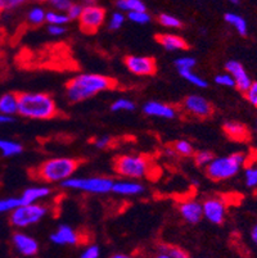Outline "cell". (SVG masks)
<instances>
[{
	"instance_id": "obj_1",
	"label": "cell",
	"mask_w": 257,
	"mask_h": 258,
	"mask_svg": "<svg viewBox=\"0 0 257 258\" xmlns=\"http://www.w3.org/2000/svg\"><path fill=\"white\" fill-rule=\"evenodd\" d=\"M117 86L113 77L102 74H80L66 84V98L71 103H80L95 97L99 93Z\"/></svg>"
},
{
	"instance_id": "obj_2",
	"label": "cell",
	"mask_w": 257,
	"mask_h": 258,
	"mask_svg": "<svg viewBox=\"0 0 257 258\" xmlns=\"http://www.w3.org/2000/svg\"><path fill=\"white\" fill-rule=\"evenodd\" d=\"M21 117L37 121H46L60 114L56 100L48 93L18 94V113Z\"/></svg>"
},
{
	"instance_id": "obj_3",
	"label": "cell",
	"mask_w": 257,
	"mask_h": 258,
	"mask_svg": "<svg viewBox=\"0 0 257 258\" xmlns=\"http://www.w3.org/2000/svg\"><path fill=\"white\" fill-rule=\"evenodd\" d=\"M81 165V161L72 157H54L40 163L34 170L35 179L46 184H61L70 179Z\"/></svg>"
},
{
	"instance_id": "obj_4",
	"label": "cell",
	"mask_w": 257,
	"mask_h": 258,
	"mask_svg": "<svg viewBox=\"0 0 257 258\" xmlns=\"http://www.w3.org/2000/svg\"><path fill=\"white\" fill-rule=\"evenodd\" d=\"M246 154L242 152L228 154V156L214 157L204 167L206 175L212 181H225L234 177L246 163Z\"/></svg>"
},
{
	"instance_id": "obj_5",
	"label": "cell",
	"mask_w": 257,
	"mask_h": 258,
	"mask_svg": "<svg viewBox=\"0 0 257 258\" xmlns=\"http://www.w3.org/2000/svg\"><path fill=\"white\" fill-rule=\"evenodd\" d=\"M113 171L122 179H144L150 172V159L143 154H120L113 159Z\"/></svg>"
},
{
	"instance_id": "obj_6",
	"label": "cell",
	"mask_w": 257,
	"mask_h": 258,
	"mask_svg": "<svg viewBox=\"0 0 257 258\" xmlns=\"http://www.w3.org/2000/svg\"><path fill=\"white\" fill-rule=\"evenodd\" d=\"M112 182L113 180L107 176H72L61 182V186L67 190H76L89 194H108L112 189Z\"/></svg>"
},
{
	"instance_id": "obj_7",
	"label": "cell",
	"mask_w": 257,
	"mask_h": 258,
	"mask_svg": "<svg viewBox=\"0 0 257 258\" xmlns=\"http://www.w3.org/2000/svg\"><path fill=\"white\" fill-rule=\"evenodd\" d=\"M49 212L48 206L41 203H30V205H20L11 211L9 222L12 226L17 229H26L41 221Z\"/></svg>"
},
{
	"instance_id": "obj_8",
	"label": "cell",
	"mask_w": 257,
	"mask_h": 258,
	"mask_svg": "<svg viewBox=\"0 0 257 258\" xmlns=\"http://www.w3.org/2000/svg\"><path fill=\"white\" fill-rule=\"evenodd\" d=\"M106 9L96 6H84L82 7L81 15L79 17L80 30L84 34L94 35L100 30L106 22Z\"/></svg>"
},
{
	"instance_id": "obj_9",
	"label": "cell",
	"mask_w": 257,
	"mask_h": 258,
	"mask_svg": "<svg viewBox=\"0 0 257 258\" xmlns=\"http://www.w3.org/2000/svg\"><path fill=\"white\" fill-rule=\"evenodd\" d=\"M181 111L198 119H207L212 117L215 108L209 99L199 94H190L181 102Z\"/></svg>"
},
{
	"instance_id": "obj_10",
	"label": "cell",
	"mask_w": 257,
	"mask_h": 258,
	"mask_svg": "<svg viewBox=\"0 0 257 258\" xmlns=\"http://www.w3.org/2000/svg\"><path fill=\"white\" fill-rule=\"evenodd\" d=\"M124 63L129 72L135 76H153L157 72V62L148 55H126Z\"/></svg>"
},
{
	"instance_id": "obj_11",
	"label": "cell",
	"mask_w": 257,
	"mask_h": 258,
	"mask_svg": "<svg viewBox=\"0 0 257 258\" xmlns=\"http://www.w3.org/2000/svg\"><path fill=\"white\" fill-rule=\"evenodd\" d=\"M203 219L214 225L224 224L226 217L225 201L219 197H209L202 202Z\"/></svg>"
},
{
	"instance_id": "obj_12",
	"label": "cell",
	"mask_w": 257,
	"mask_h": 258,
	"mask_svg": "<svg viewBox=\"0 0 257 258\" xmlns=\"http://www.w3.org/2000/svg\"><path fill=\"white\" fill-rule=\"evenodd\" d=\"M141 111L145 116L156 117V118L162 119H174L178 117V108L173 104H167L164 102H157V100H149L144 103L141 107Z\"/></svg>"
},
{
	"instance_id": "obj_13",
	"label": "cell",
	"mask_w": 257,
	"mask_h": 258,
	"mask_svg": "<svg viewBox=\"0 0 257 258\" xmlns=\"http://www.w3.org/2000/svg\"><path fill=\"white\" fill-rule=\"evenodd\" d=\"M225 70L226 72L233 77L235 83V88L240 91V93H244L247 89L251 86L252 79L248 75V72L246 71V69L243 67V64L238 60L230 59L225 63Z\"/></svg>"
},
{
	"instance_id": "obj_14",
	"label": "cell",
	"mask_w": 257,
	"mask_h": 258,
	"mask_svg": "<svg viewBox=\"0 0 257 258\" xmlns=\"http://www.w3.org/2000/svg\"><path fill=\"white\" fill-rule=\"evenodd\" d=\"M14 248L23 257H34L39 253V241L26 233H14L12 236Z\"/></svg>"
},
{
	"instance_id": "obj_15",
	"label": "cell",
	"mask_w": 257,
	"mask_h": 258,
	"mask_svg": "<svg viewBox=\"0 0 257 258\" xmlns=\"http://www.w3.org/2000/svg\"><path fill=\"white\" fill-rule=\"evenodd\" d=\"M178 211L188 224L195 225L203 219V211H202V203L192 198L183 199L179 202Z\"/></svg>"
},
{
	"instance_id": "obj_16",
	"label": "cell",
	"mask_w": 257,
	"mask_h": 258,
	"mask_svg": "<svg viewBox=\"0 0 257 258\" xmlns=\"http://www.w3.org/2000/svg\"><path fill=\"white\" fill-rule=\"evenodd\" d=\"M156 41L167 51H184L189 49V44L183 36L174 32H162L155 36Z\"/></svg>"
},
{
	"instance_id": "obj_17",
	"label": "cell",
	"mask_w": 257,
	"mask_h": 258,
	"mask_svg": "<svg viewBox=\"0 0 257 258\" xmlns=\"http://www.w3.org/2000/svg\"><path fill=\"white\" fill-rule=\"evenodd\" d=\"M50 241L57 245H77L80 243V234L70 225H61L50 234Z\"/></svg>"
},
{
	"instance_id": "obj_18",
	"label": "cell",
	"mask_w": 257,
	"mask_h": 258,
	"mask_svg": "<svg viewBox=\"0 0 257 258\" xmlns=\"http://www.w3.org/2000/svg\"><path fill=\"white\" fill-rule=\"evenodd\" d=\"M145 191V186L141 182L134 181V180H117L112 182L111 193L117 194L122 197H135L140 196Z\"/></svg>"
},
{
	"instance_id": "obj_19",
	"label": "cell",
	"mask_w": 257,
	"mask_h": 258,
	"mask_svg": "<svg viewBox=\"0 0 257 258\" xmlns=\"http://www.w3.org/2000/svg\"><path fill=\"white\" fill-rule=\"evenodd\" d=\"M53 193V189L48 185H35L28 186L21 194V205H30V203H39L42 199L48 198Z\"/></svg>"
},
{
	"instance_id": "obj_20",
	"label": "cell",
	"mask_w": 257,
	"mask_h": 258,
	"mask_svg": "<svg viewBox=\"0 0 257 258\" xmlns=\"http://www.w3.org/2000/svg\"><path fill=\"white\" fill-rule=\"evenodd\" d=\"M223 131L233 142H247L251 137L248 127L238 121H226L223 125Z\"/></svg>"
},
{
	"instance_id": "obj_21",
	"label": "cell",
	"mask_w": 257,
	"mask_h": 258,
	"mask_svg": "<svg viewBox=\"0 0 257 258\" xmlns=\"http://www.w3.org/2000/svg\"><path fill=\"white\" fill-rule=\"evenodd\" d=\"M0 113L9 116L18 113V94L6 93L0 97Z\"/></svg>"
},
{
	"instance_id": "obj_22",
	"label": "cell",
	"mask_w": 257,
	"mask_h": 258,
	"mask_svg": "<svg viewBox=\"0 0 257 258\" xmlns=\"http://www.w3.org/2000/svg\"><path fill=\"white\" fill-rule=\"evenodd\" d=\"M224 20L228 25L233 26L235 31L240 35V36H247L248 35V25H247V21L244 20L242 16L237 15V13H225L224 16Z\"/></svg>"
},
{
	"instance_id": "obj_23",
	"label": "cell",
	"mask_w": 257,
	"mask_h": 258,
	"mask_svg": "<svg viewBox=\"0 0 257 258\" xmlns=\"http://www.w3.org/2000/svg\"><path fill=\"white\" fill-rule=\"evenodd\" d=\"M23 152V145L18 142L0 139V154L3 157H16Z\"/></svg>"
},
{
	"instance_id": "obj_24",
	"label": "cell",
	"mask_w": 257,
	"mask_h": 258,
	"mask_svg": "<svg viewBox=\"0 0 257 258\" xmlns=\"http://www.w3.org/2000/svg\"><path fill=\"white\" fill-rule=\"evenodd\" d=\"M171 149H173L176 157H185V158H188V157H193V154H194L195 152L194 145H193L190 142H188V140H184V139L174 142L173 145H171Z\"/></svg>"
},
{
	"instance_id": "obj_25",
	"label": "cell",
	"mask_w": 257,
	"mask_h": 258,
	"mask_svg": "<svg viewBox=\"0 0 257 258\" xmlns=\"http://www.w3.org/2000/svg\"><path fill=\"white\" fill-rule=\"evenodd\" d=\"M180 77H183L185 81H188L192 85L197 86V88L206 89L209 86V83L204 77H202L201 75H198L197 72H194V70H180L178 71Z\"/></svg>"
},
{
	"instance_id": "obj_26",
	"label": "cell",
	"mask_w": 257,
	"mask_h": 258,
	"mask_svg": "<svg viewBox=\"0 0 257 258\" xmlns=\"http://www.w3.org/2000/svg\"><path fill=\"white\" fill-rule=\"evenodd\" d=\"M116 7L120 12H124V13L147 11V6L143 0H116Z\"/></svg>"
},
{
	"instance_id": "obj_27",
	"label": "cell",
	"mask_w": 257,
	"mask_h": 258,
	"mask_svg": "<svg viewBox=\"0 0 257 258\" xmlns=\"http://www.w3.org/2000/svg\"><path fill=\"white\" fill-rule=\"evenodd\" d=\"M45 15L46 12L41 7H34L27 12L26 20H27L28 25L32 27H39L42 23H45Z\"/></svg>"
},
{
	"instance_id": "obj_28",
	"label": "cell",
	"mask_w": 257,
	"mask_h": 258,
	"mask_svg": "<svg viewBox=\"0 0 257 258\" xmlns=\"http://www.w3.org/2000/svg\"><path fill=\"white\" fill-rule=\"evenodd\" d=\"M157 22L165 27V29L170 30H178L183 27V21L180 18L175 17L173 15H169V13H161V15L157 16Z\"/></svg>"
},
{
	"instance_id": "obj_29",
	"label": "cell",
	"mask_w": 257,
	"mask_h": 258,
	"mask_svg": "<svg viewBox=\"0 0 257 258\" xmlns=\"http://www.w3.org/2000/svg\"><path fill=\"white\" fill-rule=\"evenodd\" d=\"M136 109V104L134 100L127 98H119L111 104L112 112H133Z\"/></svg>"
},
{
	"instance_id": "obj_30",
	"label": "cell",
	"mask_w": 257,
	"mask_h": 258,
	"mask_svg": "<svg viewBox=\"0 0 257 258\" xmlns=\"http://www.w3.org/2000/svg\"><path fill=\"white\" fill-rule=\"evenodd\" d=\"M45 22L48 25H60L65 26L70 22L67 13L60 11H49L45 15Z\"/></svg>"
},
{
	"instance_id": "obj_31",
	"label": "cell",
	"mask_w": 257,
	"mask_h": 258,
	"mask_svg": "<svg viewBox=\"0 0 257 258\" xmlns=\"http://www.w3.org/2000/svg\"><path fill=\"white\" fill-rule=\"evenodd\" d=\"M159 252L167 253L173 258H188V253L183 249V248L178 247V245H171V244L160 243L159 244Z\"/></svg>"
},
{
	"instance_id": "obj_32",
	"label": "cell",
	"mask_w": 257,
	"mask_h": 258,
	"mask_svg": "<svg viewBox=\"0 0 257 258\" xmlns=\"http://www.w3.org/2000/svg\"><path fill=\"white\" fill-rule=\"evenodd\" d=\"M214 157H215L214 153L210 151H198L194 152V154H193V161H194L195 166H198V167H206L210 162L214 159Z\"/></svg>"
},
{
	"instance_id": "obj_33",
	"label": "cell",
	"mask_w": 257,
	"mask_h": 258,
	"mask_svg": "<svg viewBox=\"0 0 257 258\" xmlns=\"http://www.w3.org/2000/svg\"><path fill=\"white\" fill-rule=\"evenodd\" d=\"M125 21H126V16H125L124 12H115L111 16L110 21H108V30L110 31H117V30H120L124 26Z\"/></svg>"
},
{
	"instance_id": "obj_34",
	"label": "cell",
	"mask_w": 257,
	"mask_h": 258,
	"mask_svg": "<svg viewBox=\"0 0 257 258\" xmlns=\"http://www.w3.org/2000/svg\"><path fill=\"white\" fill-rule=\"evenodd\" d=\"M127 18L136 25H147L152 21V17L147 11H136L127 13Z\"/></svg>"
},
{
	"instance_id": "obj_35",
	"label": "cell",
	"mask_w": 257,
	"mask_h": 258,
	"mask_svg": "<svg viewBox=\"0 0 257 258\" xmlns=\"http://www.w3.org/2000/svg\"><path fill=\"white\" fill-rule=\"evenodd\" d=\"M174 64H175L178 71H180V70H194V67L197 66V60L194 57L184 55V57L176 58Z\"/></svg>"
},
{
	"instance_id": "obj_36",
	"label": "cell",
	"mask_w": 257,
	"mask_h": 258,
	"mask_svg": "<svg viewBox=\"0 0 257 258\" xmlns=\"http://www.w3.org/2000/svg\"><path fill=\"white\" fill-rule=\"evenodd\" d=\"M21 205L20 197H9V198H2L0 199V213H7L13 211L14 208L18 207Z\"/></svg>"
},
{
	"instance_id": "obj_37",
	"label": "cell",
	"mask_w": 257,
	"mask_h": 258,
	"mask_svg": "<svg viewBox=\"0 0 257 258\" xmlns=\"http://www.w3.org/2000/svg\"><path fill=\"white\" fill-rule=\"evenodd\" d=\"M244 181L249 189H257V166H249L246 168Z\"/></svg>"
},
{
	"instance_id": "obj_38",
	"label": "cell",
	"mask_w": 257,
	"mask_h": 258,
	"mask_svg": "<svg viewBox=\"0 0 257 258\" xmlns=\"http://www.w3.org/2000/svg\"><path fill=\"white\" fill-rule=\"evenodd\" d=\"M215 84L219 86H223V88H235V83L233 77L230 76L228 72L225 74H219L215 76Z\"/></svg>"
},
{
	"instance_id": "obj_39",
	"label": "cell",
	"mask_w": 257,
	"mask_h": 258,
	"mask_svg": "<svg viewBox=\"0 0 257 258\" xmlns=\"http://www.w3.org/2000/svg\"><path fill=\"white\" fill-rule=\"evenodd\" d=\"M27 0H0V11H13L23 6Z\"/></svg>"
},
{
	"instance_id": "obj_40",
	"label": "cell",
	"mask_w": 257,
	"mask_h": 258,
	"mask_svg": "<svg viewBox=\"0 0 257 258\" xmlns=\"http://www.w3.org/2000/svg\"><path fill=\"white\" fill-rule=\"evenodd\" d=\"M100 257V248L95 244L88 245L80 254V258H99Z\"/></svg>"
},
{
	"instance_id": "obj_41",
	"label": "cell",
	"mask_w": 257,
	"mask_h": 258,
	"mask_svg": "<svg viewBox=\"0 0 257 258\" xmlns=\"http://www.w3.org/2000/svg\"><path fill=\"white\" fill-rule=\"evenodd\" d=\"M113 139L110 137V135H102V137H98L94 139L93 144L96 149H107L112 145Z\"/></svg>"
},
{
	"instance_id": "obj_42",
	"label": "cell",
	"mask_w": 257,
	"mask_h": 258,
	"mask_svg": "<svg viewBox=\"0 0 257 258\" xmlns=\"http://www.w3.org/2000/svg\"><path fill=\"white\" fill-rule=\"evenodd\" d=\"M244 95L252 105L257 107V81H252L251 86L244 91Z\"/></svg>"
},
{
	"instance_id": "obj_43",
	"label": "cell",
	"mask_w": 257,
	"mask_h": 258,
	"mask_svg": "<svg viewBox=\"0 0 257 258\" xmlns=\"http://www.w3.org/2000/svg\"><path fill=\"white\" fill-rule=\"evenodd\" d=\"M82 4L80 3H72L70 6V8L67 9V16L68 18H70V21H75V20H79L80 15H81V12H82Z\"/></svg>"
},
{
	"instance_id": "obj_44",
	"label": "cell",
	"mask_w": 257,
	"mask_h": 258,
	"mask_svg": "<svg viewBox=\"0 0 257 258\" xmlns=\"http://www.w3.org/2000/svg\"><path fill=\"white\" fill-rule=\"evenodd\" d=\"M66 27L65 26H60V25H49L48 26V34L50 35V36H54V37H60V36H63V35L66 34Z\"/></svg>"
},
{
	"instance_id": "obj_45",
	"label": "cell",
	"mask_w": 257,
	"mask_h": 258,
	"mask_svg": "<svg viewBox=\"0 0 257 258\" xmlns=\"http://www.w3.org/2000/svg\"><path fill=\"white\" fill-rule=\"evenodd\" d=\"M13 122H14V116L0 113V125H9V123H13Z\"/></svg>"
},
{
	"instance_id": "obj_46",
	"label": "cell",
	"mask_w": 257,
	"mask_h": 258,
	"mask_svg": "<svg viewBox=\"0 0 257 258\" xmlns=\"http://www.w3.org/2000/svg\"><path fill=\"white\" fill-rule=\"evenodd\" d=\"M251 239H252V241H253V243L257 245V224L254 225L253 227H252V230H251Z\"/></svg>"
},
{
	"instance_id": "obj_47",
	"label": "cell",
	"mask_w": 257,
	"mask_h": 258,
	"mask_svg": "<svg viewBox=\"0 0 257 258\" xmlns=\"http://www.w3.org/2000/svg\"><path fill=\"white\" fill-rule=\"evenodd\" d=\"M110 258H134L129 254H125V253H115V254L111 255Z\"/></svg>"
},
{
	"instance_id": "obj_48",
	"label": "cell",
	"mask_w": 257,
	"mask_h": 258,
	"mask_svg": "<svg viewBox=\"0 0 257 258\" xmlns=\"http://www.w3.org/2000/svg\"><path fill=\"white\" fill-rule=\"evenodd\" d=\"M153 258H173L171 257V255H169L167 254V253H164V252H159L157 253V254L155 255V257Z\"/></svg>"
},
{
	"instance_id": "obj_49",
	"label": "cell",
	"mask_w": 257,
	"mask_h": 258,
	"mask_svg": "<svg viewBox=\"0 0 257 258\" xmlns=\"http://www.w3.org/2000/svg\"><path fill=\"white\" fill-rule=\"evenodd\" d=\"M82 6H94L96 4V0H82Z\"/></svg>"
},
{
	"instance_id": "obj_50",
	"label": "cell",
	"mask_w": 257,
	"mask_h": 258,
	"mask_svg": "<svg viewBox=\"0 0 257 258\" xmlns=\"http://www.w3.org/2000/svg\"><path fill=\"white\" fill-rule=\"evenodd\" d=\"M228 2H230V3H233V4L239 3V0H228Z\"/></svg>"
},
{
	"instance_id": "obj_51",
	"label": "cell",
	"mask_w": 257,
	"mask_h": 258,
	"mask_svg": "<svg viewBox=\"0 0 257 258\" xmlns=\"http://www.w3.org/2000/svg\"><path fill=\"white\" fill-rule=\"evenodd\" d=\"M36 2H39V3H44V2H48V0H36Z\"/></svg>"
},
{
	"instance_id": "obj_52",
	"label": "cell",
	"mask_w": 257,
	"mask_h": 258,
	"mask_svg": "<svg viewBox=\"0 0 257 258\" xmlns=\"http://www.w3.org/2000/svg\"><path fill=\"white\" fill-rule=\"evenodd\" d=\"M256 131H257V121H256Z\"/></svg>"
},
{
	"instance_id": "obj_53",
	"label": "cell",
	"mask_w": 257,
	"mask_h": 258,
	"mask_svg": "<svg viewBox=\"0 0 257 258\" xmlns=\"http://www.w3.org/2000/svg\"><path fill=\"white\" fill-rule=\"evenodd\" d=\"M48 2H50V0H48Z\"/></svg>"
},
{
	"instance_id": "obj_54",
	"label": "cell",
	"mask_w": 257,
	"mask_h": 258,
	"mask_svg": "<svg viewBox=\"0 0 257 258\" xmlns=\"http://www.w3.org/2000/svg\"><path fill=\"white\" fill-rule=\"evenodd\" d=\"M188 258H190V257H188Z\"/></svg>"
}]
</instances>
